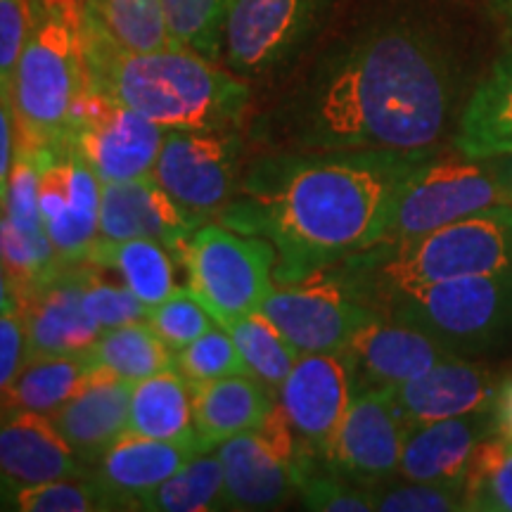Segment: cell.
Masks as SVG:
<instances>
[{"label":"cell","mask_w":512,"mask_h":512,"mask_svg":"<svg viewBox=\"0 0 512 512\" xmlns=\"http://www.w3.org/2000/svg\"><path fill=\"white\" fill-rule=\"evenodd\" d=\"M472 69L453 31L399 12L351 31L292 102L302 150H422L456 136Z\"/></svg>","instance_id":"6da1fadb"},{"label":"cell","mask_w":512,"mask_h":512,"mask_svg":"<svg viewBox=\"0 0 512 512\" xmlns=\"http://www.w3.org/2000/svg\"><path fill=\"white\" fill-rule=\"evenodd\" d=\"M422 150H304L264 164L247 181L245 200L221 219L266 238L278 252L283 283L366 252L384 238L403 185L439 155Z\"/></svg>","instance_id":"7a4b0ae2"},{"label":"cell","mask_w":512,"mask_h":512,"mask_svg":"<svg viewBox=\"0 0 512 512\" xmlns=\"http://www.w3.org/2000/svg\"><path fill=\"white\" fill-rule=\"evenodd\" d=\"M88 88L131 107L166 131H228L249 102L238 74L190 48L128 53L79 27Z\"/></svg>","instance_id":"3957f363"},{"label":"cell","mask_w":512,"mask_h":512,"mask_svg":"<svg viewBox=\"0 0 512 512\" xmlns=\"http://www.w3.org/2000/svg\"><path fill=\"white\" fill-rule=\"evenodd\" d=\"M512 268V204H494L420 238L380 242L347 259L337 275L358 302L384 299L441 280L491 275Z\"/></svg>","instance_id":"277c9868"},{"label":"cell","mask_w":512,"mask_h":512,"mask_svg":"<svg viewBox=\"0 0 512 512\" xmlns=\"http://www.w3.org/2000/svg\"><path fill=\"white\" fill-rule=\"evenodd\" d=\"M34 12V29L12 76L10 102L17 147L48 157L64 152L74 107L88 91V72L79 29L48 12Z\"/></svg>","instance_id":"5b68a950"},{"label":"cell","mask_w":512,"mask_h":512,"mask_svg":"<svg viewBox=\"0 0 512 512\" xmlns=\"http://www.w3.org/2000/svg\"><path fill=\"white\" fill-rule=\"evenodd\" d=\"M377 313L427 332L451 356L496 354L512 344V268L403 290Z\"/></svg>","instance_id":"8992f818"},{"label":"cell","mask_w":512,"mask_h":512,"mask_svg":"<svg viewBox=\"0 0 512 512\" xmlns=\"http://www.w3.org/2000/svg\"><path fill=\"white\" fill-rule=\"evenodd\" d=\"M188 287L219 323L259 311L273 290L278 252L266 238L202 223L183 252Z\"/></svg>","instance_id":"52a82bcc"},{"label":"cell","mask_w":512,"mask_h":512,"mask_svg":"<svg viewBox=\"0 0 512 512\" xmlns=\"http://www.w3.org/2000/svg\"><path fill=\"white\" fill-rule=\"evenodd\" d=\"M494 204L505 202L486 159H470L460 152L441 157L439 152L403 185L380 242L420 238Z\"/></svg>","instance_id":"ba28073f"},{"label":"cell","mask_w":512,"mask_h":512,"mask_svg":"<svg viewBox=\"0 0 512 512\" xmlns=\"http://www.w3.org/2000/svg\"><path fill=\"white\" fill-rule=\"evenodd\" d=\"M166 128L88 88L76 102L64 152H74L100 183L152 176Z\"/></svg>","instance_id":"9c48e42d"},{"label":"cell","mask_w":512,"mask_h":512,"mask_svg":"<svg viewBox=\"0 0 512 512\" xmlns=\"http://www.w3.org/2000/svg\"><path fill=\"white\" fill-rule=\"evenodd\" d=\"M259 313L283 332L299 354L344 351L363 325L380 316L358 302L342 280L323 271L287 283V287H273Z\"/></svg>","instance_id":"30bf717a"},{"label":"cell","mask_w":512,"mask_h":512,"mask_svg":"<svg viewBox=\"0 0 512 512\" xmlns=\"http://www.w3.org/2000/svg\"><path fill=\"white\" fill-rule=\"evenodd\" d=\"M238 140L230 131H166L152 178L197 226L228 209Z\"/></svg>","instance_id":"8fae6325"},{"label":"cell","mask_w":512,"mask_h":512,"mask_svg":"<svg viewBox=\"0 0 512 512\" xmlns=\"http://www.w3.org/2000/svg\"><path fill=\"white\" fill-rule=\"evenodd\" d=\"M325 8L328 0H233L221 57L240 76L271 72L302 48Z\"/></svg>","instance_id":"7c38bea8"},{"label":"cell","mask_w":512,"mask_h":512,"mask_svg":"<svg viewBox=\"0 0 512 512\" xmlns=\"http://www.w3.org/2000/svg\"><path fill=\"white\" fill-rule=\"evenodd\" d=\"M354 396V375L344 351L297 358L278 387V403L306 458L325 463Z\"/></svg>","instance_id":"4fadbf2b"},{"label":"cell","mask_w":512,"mask_h":512,"mask_svg":"<svg viewBox=\"0 0 512 512\" xmlns=\"http://www.w3.org/2000/svg\"><path fill=\"white\" fill-rule=\"evenodd\" d=\"M43 228L64 264L86 261L100 238V178L74 152L34 157Z\"/></svg>","instance_id":"5bb4252c"},{"label":"cell","mask_w":512,"mask_h":512,"mask_svg":"<svg viewBox=\"0 0 512 512\" xmlns=\"http://www.w3.org/2000/svg\"><path fill=\"white\" fill-rule=\"evenodd\" d=\"M406 434L408 425L392 392L356 394L325 458V470L358 484L384 482L399 472Z\"/></svg>","instance_id":"9a60e30c"},{"label":"cell","mask_w":512,"mask_h":512,"mask_svg":"<svg viewBox=\"0 0 512 512\" xmlns=\"http://www.w3.org/2000/svg\"><path fill=\"white\" fill-rule=\"evenodd\" d=\"M356 394L394 392L451 354L437 339L413 325L377 316L351 337L344 349Z\"/></svg>","instance_id":"2e32d148"},{"label":"cell","mask_w":512,"mask_h":512,"mask_svg":"<svg viewBox=\"0 0 512 512\" xmlns=\"http://www.w3.org/2000/svg\"><path fill=\"white\" fill-rule=\"evenodd\" d=\"M200 228L169 192L152 176L133 181L102 183L100 190V238L131 240L147 238L181 256L190 235Z\"/></svg>","instance_id":"e0dca14e"},{"label":"cell","mask_w":512,"mask_h":512,"mask_svg":"<svg viewBox=\"0 0 512 512\" xmlns=\"http://www.w3.org/2000/svg\"><path fill=\"white\" fill-rule=\"evenodd\" d=\"M88 271H60L24 294L22 320L31 358L83 354L98 342L102 330L83 309V285Z\"/></svg>","instance_id":"ac0fdd59"},{"label":"cell","mask_w":512,"mask_h":512,"mask_svg":"<svg viewBox=\"0 0 512 512\" xmlns=\"http://www.w3.org/2000/svg\"><path fill=\"white\" fill-rule=\"evenodd\" d=\"M498 387L491 370L472 358L448 356L396 387L392 396L408 427L494 408Z\"/></svg>","instance_id":"d6986e66"},{"label":"cell","mask_w":512,"mask_h":512,"mask_svg":"<svg viewBox=\"0 0 512 512\" xmlns=\"http://www.w3.org/2000/svg\"><path fill=\"white\" fill-rule=\"evenodd\" d=\"M204 451L209 448L197 437V432L181 439H152L124 432L98 458L93 479L102 494L110 498L112 508H117L114 503L133 508L140 496L157 489L185 467L188 460Z\"/></svg>","instance_id":"ffe728a7"},{"label":"cell","mask_w":512,"mask_h":512,"mask_svg":"<svg viewBox=\"0 0 512 512\" xmlns=\"http://www.w3.org/2000/svg\"><path fill=\"white\" fill-rule=\"evenodd\" d=\"M496 432L494 408L408 427L399 475L415 482L465 484L472 453Z\"/></svg>","instance_id":"44dd1931"},{"label":"cell","mask_w":512,"mask_h":512,"mask_svg":"<svg viewBox=\"0 0 512 512\" xmlns=\"http://www.w3.org/2000/svg\"><path fill=\"white\" fill-rule=\"evenodd\" d=\"M133 384L95 368L72 399L46 415L81 463L100 458L126 432Z\"/></svg>","instance_id":"7402d4cb"},{"label":"cell","mask_w":512,"mask_h":512,"mask_svg":"<svg viewBox=\"0 0 512 512\" xmlns=\"http://www.w3.org/2000/svg\"><path fill=\"white\" fill-rule=\"evenodd\" d=\"M81 465L46 415L0 413V489L83 477Z\"/></svg>","instance_id":"603a6c76"},{"label":"cell","mask_w":512,"mask_h":512,"mask_svg":"<svg viewBox=\"0 0 512 512\" xmlns=\"http://www.w3.org/2000/svg\"><path fill=\"white\" fill-rule=\"evenodd\" d=\"M223 465V508L271 510L290 501L299 489V470L287 463L259 437L238 434L219 444Z\"/></svg>","instance_id":"cb8c5ba5"},{"label":"cell","mask_w":512,"mask_h":512,"mask_svg":"<svg viewBox=\"0 0 512 512\" xmlns=\"http://www.w3.org/2000/svg\"><path fill=\"white\" fill-rule=\"evenodd\" d=\"M190 392L195 432L207 448L254 432L275 406L268 384L249 373L190 384Z\"/></svg>","instance_id":"d4e9b609"},{"label":"cell","mask_w":512,"mask_h":512,"mask_svg":"<svg viewBox=\"0 0 512 512\" xmlns=\"http://www.w3.org/2000/svg\"><path fill=\"white\" fill-rule=\"evenodd\" d=\"M453 147L470 159H491L512 150V46L472 88L460 112Z\"/></svg>","instance_id":"484cf974"},{"label":"cell","mask_w":512,"mask_h":512,"mask_svg":"<svg viewBox=\"0 0 512 512\" xmlns=\"http://www.w3.org/2000/svg\"><path fill=\"white\" fill-rule=\"evenodd\" d=\"M95 370L88 351L69 356L31 358L0 392V413L50 415L64 406Z\"/></svg>","instance_id":"4316f807"},{"label":"cell","mask_w":512,"mask_h":512,"mask_svg":"<svg viewBox=\"0 0 512 512\" xmlns=\"http://www.w3.org/2000/svg\"><path fill=\"white\" fill-rule=\"evenodd\" d=\"M126 432L152 439L195 434L190 382L176 368H169L133 384Z\"/></svg>","instance_id":"83f0119b"},{"label":"cell","mask_w":512,"mask_h":512,"mask_svg":"<svg viewBox=\"0 0 512 512\" xmlns=\"http://www.w3.org/2000/svg\"><path fill=\"white\" fill-rule=\"evenodd\" d=\"M88 264L117 271L124 285L147 309L162 304L176 290L171 252L164 245L147 238L102 240L93 242Z\"/></svg>","instance_id":"f1b7e54d"},{"label":"cell","mask_w":512,"mask_h":512,"mask_svg":"<svg viewBox=\"0 0 512 512\" xmlns=\"http://www.w3.org/2000/svg\"><path fill=\"white\" fill-rule=\"evenodd\" d=\"M81 24L128 53L174 46L162 0H91Z\"/></svg>","instance_id":"f546056e"},{"label":"cell","mask_w":512,"mask_h":512,"mask_svg":"<svg viewBox=\"0 0 512 512\" xmlns=\"http://www.w3.org/2000/svg\"><path fill=\"white\" fill-rule=\"evenodd\" d=\"M93 366L121 380L140 382L145 377L176 368V351L152 330L147 320L105 330L88 349Z\"/></svg>","instance_id":"4dcf8cb0"},{"label":"cell","mask_w":512,"mask_h":512,"mask_svg":"<svg viewBox=\"0 0 512 512\" xmlns=\"http://www.w3.org/2000/svg\"><path fill=\"white\" fill-rule=\"evenodd\" d=\"M133 508L150 512H207L223 508V465L216 453H197L174 477L140 496Z\"/></svg>","instance_id":"1f68e13d"},{"label":"cell","mask_w":512,"mask_h":512,"mask_svg":"<svg viewBox=\"0 0 512 512\" xmlns=\"http://www.w3.org/2000/svg\"><path fill=\"white\" fill-rule=\"evenodd\" d=\"M223 328L233 337L235 347L245 358L249 373L259 377L268 387H280L285 377L290 375L297 358L302 356L283 337V332L259 311L226 320Z\"/></svg>","instance_id":"d6a6232c"},{"label":"cell","mask_w":512,"mask_h":512,"mask_svg":"<svg viewBox=\"0 0 512 512\" xmlns=\"http://www.w3.org/2000/svg\"><path fill=\"white\" fill-rule=\"evenodd\" d=\"M467 512H512V441L491 434L472 453L465 472Z\"/></svg>","instance_id":"836d02e7"},{"label":"cell","mask_w":512,"mask_h":512,"mask_svg":"<svg viewBox=\"0 0 512 512\" xmlns=\"http://www.w3.org/2000/svg\"><path fill=\"white\" fill-rule=\"evenodd\" d=\"M174 46L221 60L223 27L233 0H162Z\"/></svg>","instance_id":"e575fe53"},{"label":"cell","mask_w":512,"mask_h":512,"mask_svg":"<svg viewBox=\"0 0 512 512\" xmlns=\"http://www.w3.org/2000/svg\"><path fill=\"white\" fill-rule=\"evenodd\" d=\"M0 261L15 278L22 299L67 266L57 256L48 233H24L12 226L5 214L0 216Z\"/></svg>","instance_id":"d590c367"},{"label":"cell","mask_w":512,"mask_h":512,"mask_svg":"<svg viewBox=\"0 0 512 512\" xmlns=\"http://www.w3.org/2000/svg\"><path fill=\"white\" fill-rule=\"evenodd\" d=\"M0 501L22 512H93L112 510L110 498L93 482L81 477L55 479V482L0 489Z\"/></svg>","instance_id":"8d00e7d4"},{"label":"cell","mask_w":512,"mask_h":512,"mask_svg":"<svg viewBox=\"0 0 512 512\" xmlns=\"http://www.w3.org/2000/svg\"><path fill=\"white\" fill-rule=\"evenodd\" d=\"M176 370L190 384L249 373L245 358H242L233 337L221 323H216L214 328L197 337L195 342H190L188 347L176 351Z\"/></svg>","instance_id":"74e56055"},{"label":"cell","mask_w":512,"mask_h":512,"mask_svg":"<svg viewBox=\"0 0 512 512\" xmlns=\"http://www.w3.org/2000/svg\"><path fill=\"white\" fill-rule=\"evenodd\" d=\"M147 323L164 339L166 347L178 351L214 328L219 320L211 316V311L190 287H176L162 304L152 306Z\"/></svg>","instance_id":"f35d334b"},{"label":"cell","mask_w":512,"mask_h":512,"mask_svg":"<svg viewBox=\"0 0 512 512\" xmlns=\"http://www.w3.org/2000/svg\"><path fill=\"white\" fill-rule=\"evenodd\" d=\"M373 489V486H370ZM380 512H467L465 484H439L403 479L401 484L373 489Z\"/></svg>","instance_id":"ab89813d"},{"label":"cell","mask_w":512,"mask_h":512,"mask_svg":"<svg viewBox=\"0 0 512 512\" xmlns=\"http://www.w3.org/2000/svg\"><path fill=\"white\" fill-rule=\"evenodd\" d=\"M299 496L306 510L318 512H370L375 510V496L370 486H358L337 472H306L299 482Z\"/></svg>","instance_id":"60d3db41"},{"label":"cell","mask_w":512,"mask_h":512,"mask_svg":"<svg viewBox=\"0 0 512 512\" xmlns=\"http://www.w3.org/2000/svg\"><path fill=\"white\" fill-rule=\"evenodd\" d=\"M83 309L102 332L147 320V313H150L126 285L105 283L98 275H88L86 285H83Z\"/></svg>","instance_id":"b9f144b4"},{"label":"cell","mask_w":512,"mask_h":512,"mask_svg":"<svg viewBox=\"0 0 512 512\" xmlns=\"http://www.w3.org/2000/svg\"><path fill=\"white\" fill-rule=\"evenodd\" d=\"M38 164L34 155L17 147L15 164L5 195L3 214L12 226L24 233H46L41 216V202H38Z\"/></svg>","instance_id":"7bdbcfd3"},{"label":"cell","mask_w":512,"mask_h":512,"mask_svg":"<svg viewBox=\"0 0 512 512\" xmlns=\"http://www.w3.org/2000/svg\"><path fill=\"white\" fill-rule=\"evenodd\" d=\"M34 19L31 0H0V93L8 98L19 55L34 29Z\"/></svg>","instance_id":"ee69618b"},{"label":"cell","mask_w":512,"mask_h":512,"mask_svg":"<svg viewBox=\"0 0 512 512\" xmlns=\"http://www.w3.org/2000/svg\"><path fill=\"white\" fill-rule=\"evenodd\" d=\"M27 363V332L22 313L0 316V392Z\"/></svg>","instance_id":"f6af8a7d"},{"label":"cell","mask_w":512,"mask_h":512,"mask_svg":"<svg viewBox=\"0 0 512 512\" xmlns=\"http://www.w3.org/2000/svg\"><path fill=\"white\" fill-rule=\"evenodd\" d=\"M17 157V124L12 102L5 93H0V202L5 204L12 164Z\"/></svg>","instance_id":"bcb514c9"},{"label":"cell","mask_w":512,"mask_h":512,"mask_svg":"<svg viewBox=\"0 0 512 512\" xmlns=\"http://www.w3.org/2000/svg\"><path fill=\"white\" fill-rule=\"evenodd\" d=\"M88 3H91V0H31L34 10H41V12H48V15L60 17L76 29L81 27V19H83V15H86Z\"/></svg>","instance_id":"7dc6e473"},{"label":"cell","mask_w":512,"mask_h":512,"mask_svg":"<svg viewBox=\"0 0 512 512\" xmlns=\"http://www.w3.org/2000/svg\"><path fill=\"white\" fill-rule=\"evenodd\" d=\"M494 411H496L498 434L512 441V375L505 382H501V387H498Z\"/></svg>","instance_id":"c3c4849f"},{"label":"cell","mask_w":512,"mask_h":512,"mask_svg":"<svg viewBox=\"0 0 512 512\" xmlns=\"http://www.w3.org/2000/svg\"><path fill=\"white\" fill-rule=\"evenodd\" d=\"M19 311H22V292H19V285L8 268L0 261V316Z\"/></svg>","instance_id":"681fc988"},{"label":"cell","mask_w":512,"mask_h":512,"mask_svg":"<svg viewBox=\"0 0 512 512\" xmlns=\"http://www.w3.org/2000/svg\"><path fill=\"white\" fill-rule=\"evenodd\" d=\"M491 174H494L498 188H501L503 202L512 204V150L505 152V155L486 159Z\"/></svg>","instance_id":"f907efd6"},{"label":"cell","mask_w":512,"mask_h":512,"mask_svg":"<svg viewBox=\"0 0 512 512\" xmlns=\"http://www.w3.org/2000/svg\"><path fill=\"white\" fill-rule=\"evenodd\" d=\"M486 5H489V12L494 15L496 22L512 38V0H486Z\"/></svg>","instance_id":"816d5d0a"},{"label":"cell","mask_w":512,"mask_h":512,"mask_svg":"<svg viewBox=\"0 0 512 512\" xmlns=\"http://www.w3.org/2000/svg\"><path fill=\"white\" fill-rule=\"evenodd\" d=\"M0 216H3V202H0Z\"/></svg>","instance_id":"f5cc1de1"}]
</instances>
